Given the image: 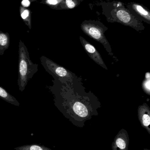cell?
<instances>
[{"label":"cell","instance_id":"e0dca14e","mask_svg":"<svg viewBox=\"0 0 150 150\" xmlns=\"http://www.w3.org/2000/svg\"><path fill=\"white\" fill-rule=\"evenodd\" d=\"M29 1L32 2L36 1H38V0H29Z\"/></svg>","mask_w":150,"mask_h":150},{"label":"cell","instance_id":"277c9868","mask_svg":"<svg viewBox=\"0 0 150 150\" xmlns=\"http://www.w3.org/2000/svg\"><path fill=\"white\" fill-rule=\"evenodd\" d=\"M40 59L42 66L48 72L61 78L71 79L73 78V75L70 71L59 66L50 59L42 56Z\"/></svg>","mask_w":150,"mask_h":150},{"label":"cell","instance_id":"52a82bcc","mask_svg":"<svg viewBox=\"0 0 150 150\" xmlns=\"http://www.w3.org/2000/svg\"><path fill=\"white\" fill-rule=\"evenodd\" d=\"M129 138L126 129H121L114 137L112 143V150H129Z\"/></svg>","mask_w":150,"mask_h":150},{"label":"cell","instance_id":"d6986e66","mask_svg":"<svg viewBox=\"0 0 150 150\" xmlns=\"http://www.w3.org/2000/svg\"><path fill=\"white\" fill-rule=\"evenodd\" d=\"M86 1V0H82V1Z\"/></svg>","mask_w":150,"mask_h":150},{"label":"cell","instance_id":"30bf717a","mask_svg":"<svg viewBox=\"0 0 150 150\" xmlns=\"http://www.w3.org/2000/svg\"><path fill=\"white\" fill-rule=\"evenodd\" d=\"M9 33L0 30V56L3 55L4 52L9 48Z\"/></svg>","mask_w":150,"mask_h":150},{"label":"cell","instance_id":"7a4b0ae2","mask_svg":"<svg viewBox=\"0 0 150 150\" xmlns=\"http://www.w3.org/2000/svg\"><path fill=\"white\" fill-rule=\"evenodd\" d=\"M18 52V85L19 91L23 92L30 79L38 71V65L31 61L27 47L21 40H19Z\"/></svg>","mask_w":150,"mask_h":150},{"label":"cell","instance_id":"ac0fdd59","mask_svg":"<svg viewBox=\"0 0 150 150\" xmlns=\"http://www.w3.org/2000/svg\"><path fill=\"white\" fill-rule=\"evenodd\" d=\"M144 150H150L149 149H144Z\"/></svg>","mask_w":150,"mask_h":150},{"label":"cell","instance_id":"6da1fadb","mask_svg":"<svg viewBox=\"0 0 150 150\" xmlns=\"http://www.w3.org/2000/svg\"><path fill=\"white\" fill-rule=\"evenodd\" d=\"M102 14L108 23H117L129 26L137 32L145 29L143 23L132 15L123 3L120 1L102 2L99 4Z\"/></svg>","mask_w":150,"mask_h":150},{"label":"cell","instance_id":"9a60e30c","mask_svg":"<svg viewBox=\"0 0 150 150\" xmlns=\"http://www.w3.org/2000/svg\"><path fill=\"white\" fill-rule=\"evenodd\" d=\"M16 150H52L45 147L37 145H27L16 148Z\"/></svg>","mask_w":150,"mask_h":150},{"label":"cell","instance_id":"9c48e42d","mask_svg":"<svg viewBox=\"0 0 150 150\" xmlns=\"http://www.w3.org/2000/svg\"><path fill=\"white\" fill-rule=\"evenodd\" d=\"M20 17L26 25L30 30L32 28V12L27 8L20 6L19 8Z\"/></svg>","mask_w":150,"mask_h":150},{"label":"cell","instance_id":"ba28073f","mask_svg":"<svg viewBox=\"0 0 150 150\" xmlns=\"http://www.w3.org/2000/svg\"><path fill=\"white\" fill-rule=\"evenodd\" d=\"M138 117L142 127L150 134V109L146 103L138 107Z\"/></svg>","mask_w":150,"mask_h":150},{"label":"cell","instance_id":"3957f363","mask_svg":"<svg viewBox=\"0 0 150 150\" xmlns=\"http://www.w3.org/2000/svg\"><path fill=\"white\" fill-rule=\"evenodd\" d=\"M80 27L86 35L102 44L109 54L113 55L112 47L105 36L108 28L102 22L98 20H85L82 22Z\"/></svg>","mask_w":150,"mask_h":150},{"label":"cell","instance_id":"8992f818","mask_svg":"<svg viewBox=\"0 0 150 150\" xmlns=\"http://www.w3.org/2000/svg\"><path fill=\"white\" fill-rule=\"evenodd\" d=\"M80 40L89 57L96 63L101 66L105 69L107 70V67L104 62L101 55L95 47L93 46L82 36H80Z\"/></svg>","mask_w":150,"mask_h":150},{"label":"cell","instance_id":"4fadbf2b","mask_svg":"<svg viewBox=\"0 0 150 150\" xmlns=\"http://www.w3.org/2000/svg\"><path fill=\"white\" fill-rule=\"evenodd\" d=\"M63 0H41V4H45L51 8L55 10H59L61 4Z\"/></svg>","mask_w":150,"mask_h":150},{"label":"cell","instance_id":"5b68a950","mask_svg":"<svg viewBox=\"0 0 150 150\" xmlns=\"http://www.w3.org/2000/svg\"><path fill=\"white\" fill-rule=\"evenodd\" d=\"M126 7L139 21L150 24V12L147 8L141 4L135 2L128 3Z\"/></svg>","mask_w":150,"mask_h":150},{"label":"cell","instance_id":"2e32d148","mask_svg":"<svg viewBox=\"0 0 150 150\" xmlns=\"http://www.w3.org/2000/svg\"><path fill=\"white\" fill-rule=\"evenodd\" d=\"M31 1L29 0H23L21 1V6L25 8H28L30 5Z\"/></svg>","mask_w":150,"mask_h":150},{"label":"cell","instance_id":"7c38bea8","mask_svg":"<svg viewBox=\"0 0 150 150\" xmlns=\"http://www.w3.org/2000/svg\"><path fill=\"white\" fill-rule=\"evenodd\" d=\"M82 0H63L59 10H67L76 8L82 2Z\"/></svg>","mask_w":150,"mask_h":150},{"label":"cell","instance_id":"5bb4252c","mask_svg":"<svg viewBox=\"0 0 150 150\" xmlns=\"http://www.w3.org/2000/svg\"><path fill=\"white\" fill-rule=\"evenodd\" d=\"M142 87L144 91L150 95V74L149 72H147L145 74V79L142 83Z\"/></svg>","mask_w":150,"mask_h":150},{"label":"cell","instance_id":"8fae6325","mask_svg":"<svg viewBox=\"0 0 150 150\" xmlns=\"http://www.w3.org/2000/svg\"><path fill=\"white\" fill-rule=\"evenodd\" d=\"M0 98L5 100L6 102L14 105L19 106V103L15 97L11 95L4 88L0 86Z\"/></svg>","mask_w":150,"mask_h":150}]
</instances>
